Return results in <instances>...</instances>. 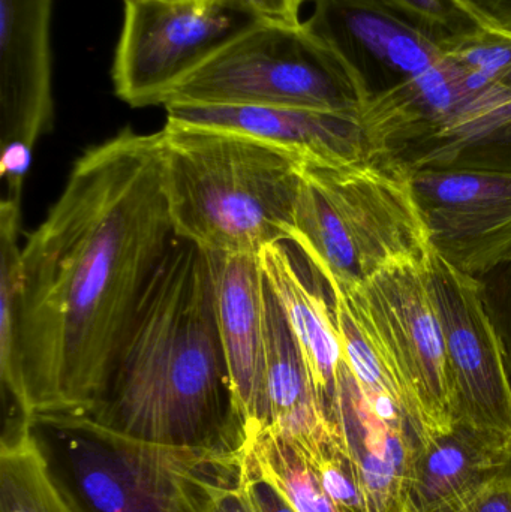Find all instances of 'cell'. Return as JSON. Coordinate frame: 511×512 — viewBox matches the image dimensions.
Instances as JSON below:
<instances>
[{
	"instance_id": "cell-1",
	"label": "cell",
	"mask_w": 511,
	"mask_h": 512,
	"mask_svg": "<svg viewBox=\"0 0 511 512\" xmlns=\"http://www.w3.org/2000/svg\"><path fill=\"white\" fill-rule=\"evenodd\" d=\"M164 134L123 129L75 161L21 248L20 414L81 417L176 239Z\"/></svg>"
},
{
	"instance_id": "cell-28",
	"label": "cell",
	"mask_w": 511,
	"mask_h": 512,
	"mask_svg": "<svg viewBox=\"0 0 511 512\" xmlns=\"http://www.w3.org/2000/svg\"><path fill=\"white\" fill-rule=\"evenodd\" d=\"M464 512H511V460Z\"/></svg>"
},
{
	"instance_id": "cell-9",
	"label": "cell",
	"mask_w": 511,
	"mask_h": 512,
	"mask_svg": "<svg viewBox=\"0 0 511 512\" xmlns=\"http://www.w3.org/2000/svg\"><path fill=\"white\" fill-rule=\"evenodd\" d=\"M425 270L452 370L455 424L511 441L510 373L503 343L483 303L480 280L434 248L426 256Z\"/></svg>"
},
{
	"instance_id": "cell-29",
	"label": "cell",
	"mask_w": 511,
	"mask_h": 512,
	"mask_svg": "<svg viewBox=\"0 0 511 512\" xmlns=\"http://www.w3.org/2000/svg\"><path fill=\"white\" fill-rule=\"evenodd\" d=\"M267 23L300 26V12L308 0H245Z\"/></svg>"
},
{
	"instance_id": "cell-20",
	"label": "cell",
	"mask_w": 511,
	"mask_h": 512,
	"mask_svg": "<svg viewBox=\"0 0 511 512\" xmlns=\"http://www.w3.org/2000/svg\"><path fill=\"white\" fill-rule=\"evenodd\" d=\"M21 206L0 203V379L3 393L11 397L12 414L21 405Z\"/></svg>"
},
{
	"instance_id": "cell-8",
	"label": "cell",
	"mask_w": 511,
	"mask_h": 512,
	"mask_svg": "<svg viewBox=\"0 0 511 512\" xmlns=\"http://www.w3.org/2000/svg\"><path fill=\"white\" fill-rule=\"evenodd\" d=\"M114 92L134 108L164 107L171 90L261 23L245 0H123Z\"/></svg>"
},
{
	"instance_id": "cell-11",
	"label": "cell",
	"mask_w": 511,
	"mask_h": 512,
	"mask_svg": "<svg viewBox=\"0 0 511 512\" xmlns=\"http://www.w3.org/2000/svg\"><path fill=\"white\" fill-rule=\"evenodd\" d=\"M411 177L438 254L476 277L511 261V174L417 170Z\"/></svg>"
},
{
	"instance_id": "cell-17",
	"label": "cell",
	"mask_w": 511,
	"mask_h": 512,
	"mask_svg": "<svg viewBox=\"0 0 511 512\" xmlns=\"http://www.w3.org/2000/svg\"><path fill=\"white\" fill-rule=\"evenodd\" d=\"M267 285L272 289L302 349L327 420L335 400L344 348L333 306L321 286L306 276L288 243L267 246L258 255Z\"/></svg>"
},
{
	"instance_id": "cell-4",
	"label": "cell",
	"mask_w": 511,
	"mask_h": 512,
	"mask_svg": "<svg viewBox=\"0 0 511 512\" xmlns=\"http://www.w3.org/2000/svg\"><path fill=\"white\" fill-rule=\"evenodd\" d=\"M329 289H350L431 251L411 171L386 155L305 162L291 242Z\"/></svg>"
},
{
	"instance_id": "cell-10",
	"label": "cell",
	"mask_w": 511,
	"mask_h": 512,
	"mask_svg": "<svg viewBox=\"0 0 511 512\" xmlns=\"http://www.w3.org/2000/svg\"><path fill=\"white\" fill-rule=\"evenodd\" d=\"M53 0H0L2 200L21 204L33 149L53 125Z\"/></svg>"
},
{
	"instance_id": "cell-31",
	"label": "cell",
	"mask_w": 511,
	"mask_h": 512,
	"mask_svg": "<svg viewBox=\"0 0 511 512\" xmlns=\"http://www.w3.org/2000/svg\"><path fill=\"white\" fill-rule=\"evenodd\" d=\"M501 84H503V86L511 93V68L510 71L507 72V75L504 77L503 83Z\"/></svg>"
},
{
	"instance_id": "cell-30",
	"label": "cell",
	"mask_w": 511,
	"mask_h": 512,
	"mask_svg": "<svg viewBox=\"0 0 511 512\" xmlns=\"http://www.w3.org/2000/svg\"><path fill=\"white\" fill-rule=\"evenodd\" d=\"M213 512H254L248 495L243 489L242 468H240L239 474L219 493Z\"/></svg>"
},
{
	"instance_id": "cell-14",
	"label": "cell",
	"mask_w": 511,
	"mask_h": 512,
	"mask_svg": "<svg viewBox=\"0 0 511 512\" xmlns=\"http://www.w3.org/2000/svg\"><path fill=\"white\" fill-rule=\"evenodd\" d=\"M353 457L369 512H405L408 481L426 438L410 418L378 411L344 360L329 417Z\"/></svg>"
},
{
	"instance_id": "cell-12",
	"label": "cell",
	"mask_w": 511,
	"mask_h": 512,
	"mask_svg": "<svg viewBox=\"0 0 511 512\" xmlns=\"http://www.w3.org/2000/svg\"><path fill=\"white\" fill-rule=\"evenodd\" d=\"M303 21L372 95L392 89L444 57L440 42L375 0H312Z\"/></svg>"
},
{
	"instance_id": "cell-18",
	"label": "cell",
	"mask_w": 511,
	"mask_h": 512,
	"mask_svg": "<svg viewBox=\"0 0 511 512\" xmlns=\"http://www.w3.org/2000/svg\"><path fill=\"white\" fill-rule=\"evenodd\" d=\"M266 340L267 429L294 439L297 444H305L323 432L330 421L324 414L302 349L269 285L266 288Z\"/></svg>"
},
{
	"instance_id": "cell-19",
	"label": "cell",
	"mask_w": 511,
	"mask_h": 512,
	"mask_svg": "<svg viewBox=\"0 0 511 512\" xmlns=\"http://www.w3.org/2000/svg\"><path fill=\"white\" fill-rule=\"evenodd\" d=\"M0 512H80L54 480L29 420L6 421L0 448Z\"/></svg>"
},
{
	"instance_id": "cell-23",
	"label": "cell",
	"mask_w": 511,
	"mask_h": 512,
	"mask_svg": "<svg viewBox=\"0 0 511 512\" xmlns=\"http://www.w3.org/2000/svg\"><path fill=\"white\" fill-rule=\"evenodd\" d=\"M441 48L477 87L503 83L511 68V38L482 27L444 42Z\"/></svg>"
},
{
	"instance_id": "cell-22",
	"label": "cell",
	"mask_w": 511,
	"mask_h": 512,
	"mask_svg": "<svg viewBox=\"0 0 511 512\" xmlns=\"http://www.w3.org/2000/svg\"><path fill=\"white\" fill-rule=\"evenodd\" d=\"M299 445L338 512H369L356 463L335 424Z\"/></svg>"
},
{
	"instance_id": "cell-5",
	"label": "cell",
	"mask_w": 511,
	"mask_h": 512,
	"mask_svg": "<svg viewBox=\"0 0 511 512\" xmlns=\"http://www.w3.org/2000/svg\"><path fill=\"white\" fill-rule=\"evenodd\" d=\"M29 426L80 512H213L245 454L147 444L83 417L30 418Z\"/></svg>"
},
{
	"instance_id": "cell-25",
	"label": "cell",
	"mask_w": 511,
	"mask_h": 512,
	"mask_svg": "<svg viewBox=\"0 0 511 512\" xmlns=\"http://www.w3.org/2000/svg\"><path fill=\"white\" fill-rule=\"evenodd\" d=\"M486 312L500 336L511 381V261L477 277Z\"/></svg>"
},
{
	"instance_id": "cell-27",
	"label": "cell",
	"mask_w": 511,
	"mask_h": 512,
	"mask_svg": "<svg viewBox=\"0 0 511 512\" xmlns=\"http://www.w3.org/2000/svg\"><path fill=\"white\" fill-rule=\"evenodd\" d=\"M477 26L511 38V0H452Z\"/></svg>"
},
{
	"instance_id": "cell-16",
	"label": "cell",
	"mask_w": 511,
	"mask_h": 512,
	"mask_svg": "<svg viewBox=\"0 0 511 512\" xmlns=\"http://www.w3.org/2000/svg\"><path fill=\"white\" fill-rule=\"evenodd\" d=\"M510 460V439L465 424L426 436L411 468L405 512H464Z\"/></svg>"
},
{
	"instance_id": "cell-21",
	"label": "cell",
	"mask_w": 511,
	"mask_h": 512,
	"mask_svg": "<svg viewBox=\"0 0 511 512\" xmlns=\"http://www.w3.org/2000/svg\"><path fill=\"white\" fill-rule=\"evenodd\" d=\"M249 445L296 512H338L296 441L275 430L261 429L252 433Z\"/></svg>"
},
{
	"instance_id": "cell-24",
	"label": "cell",
	"mask_w": 511,
	"mask_h": 512,
	"mask_svg": "<svg viewBox=\"0 0 511 512\" xmlns=\"http://www.w3.org/2000/svg\"><path fill=\"white\" fill-rule=\"evenodd\" d=\"M444 44L477 29V24L452 0H375Z\"/></svg>"
},
{
	"instance_id": "cell-3",
	"label": "cell",
	"mask_w": 511,
	"mask_h": 512,
	"mask_svg": "<svg viewBox=\"0 0 511 512\" xmlns=\"http://www.w3.org/2000/svg\"><path fill=\"white\" fill-rule=\"evenodd\" d=\"M164 188L174 233L212 254L290 243L305 161L263 141L165 123Z\"/></svg>"
},
{
	"instance_id": "cell-15",
	"label": "cell",
	"mask_w": 511,
	"mask_h": 512,
	"mask_svg": "<svg viewBox=\"0 0 511 512\" xmlns=\"http://www.w3.org/2000/svg\"><path fill=\"white\" fill-rule=\"evenodd\" d=\"M225 360L249 433L267 429L266 279L254 255L212 254Z\"/></svg>"
},
{
	"instance_id": "cell-2",
	"label": "cell",
	"mask_w": 511,
	"mask_h": 512,
	"mask_svg": "<svg viewBox=\"0 0 511 512\" xmlns=\"http://www.w3.org/2000/svg\"><path fill=\"white\" fill-rule=\"evenodd\" d=\"M81 417L147 444L245 453L251 433L225 360L210 252L176 236Z\"/></svg>"
},
{
	"instance_id": "cell-6",
	"label": "cell",
	"mask_w": 511,
	"mask_h": 512,
	"mask_svg": "<svg viewBox=\"0 0 511 512\" xmlns=\"http://www.w3.org/2000/svg\"><path fill=\"white\" fill-rule=\"evenodd\" d=\"M369 99L362 81L305 23L261 21L180 81L164 107L306 108L362 116Z\"/></svg>"
},
{
	"instance_id": "cell-13",
	"label": "cell",
	"mask_w": 511,
	"mask_h": 512,
	"mask_svg": "<svg viewBox=\"0 0 511 512\" xmlns=\"http://www.w3.org/2000/svg\"><path fill=\"white\" fill-rule=\"evenodd\" d=\"M167 122L245 135L312 164L339 165L371 155L362 116L306 108L168 104Z\"/></svg>"
},
{
	"instance_id": "cell-7",
	"label": "cell",
	"mask_w": 511,
	"mask_h": 512,
	"mask_svg": "<svg viewBox=\"0 0 511 512\" xmlns=\"http://www.w3.org/2000/svg\"><path fill=\"white\" fill-rule=\"evenodd\" d=\"M339 292L380 354L426 436L455 426V394L443 325L425 261L389 268Z\"/></svg>"
},
{
	"instance_id": "cell-26",
	"label": "cell",
	"mask_w": 511,
	"mask_h": 512,
	"mask_svg": "<svg viewBox=\"0 0 511 512\" xmlns=\"http://www.w3.org/2000/svg\"><path fill=\"white\" fill-rule=\"evenodd\" d=\"M242 483L254 512H296L255 456L251 445L246 448L242 460Z\"/></svg>"
}]
</instances>
